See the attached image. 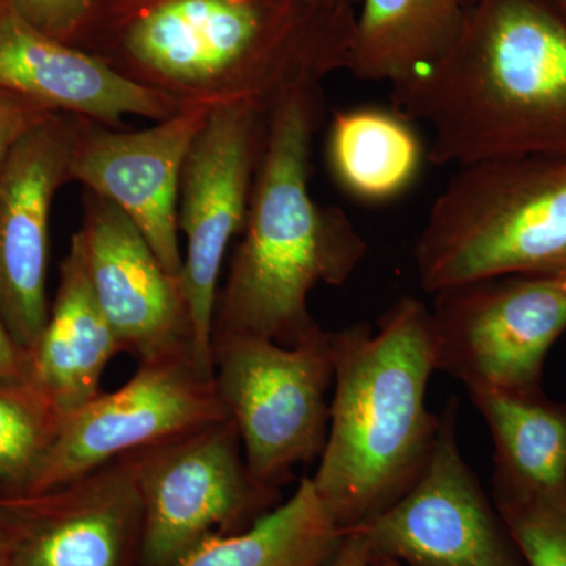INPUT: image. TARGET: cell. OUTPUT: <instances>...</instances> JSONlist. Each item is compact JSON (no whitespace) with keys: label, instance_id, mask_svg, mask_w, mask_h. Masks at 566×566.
<instances>
[{"label":"cell","instance_id":"cell-30","mask_svg":"<svg viewBox=\"0 0 566 566\" xmlns=\"http://www.w3.org/2000/svg\"><path fill=\"white\" fill-rule=\"evenodd\" d=\"M564 3H565V6H566V0H564Z\"/></svg>","mask_w":566,"mask_h":566},{"label":"cell","instance_id":"cell-3","mask_svg":"<svg viewBox=\"0 0 566 566\" xmlns=\"http://www.w3.org/2000/svg\"><path fill=\"white\" fill-rule=\"evenodd\" d=\"M322 115V87L293 93L270 114L243 240L216 300L212 342L312 340L323 333L308 311L312 290L344 285L367 255L363 234L344 210L316 203L308 191L312 139Z\"/></svg>","mask_w":566,"mask_h":566},{"label":"cell","instance_id":"cell-27","mask_svg":"<svg viewBox=\"0 0 566 566\" xmlns=\"http://www.w3.org/2000/svg\"><path fill=\"white\" fill-rule=\"evenodd\" d=\"M326 566H371V564L363 539L353 532H348L333 560Z\"/></svg>","mask_w":566,"mask_h":566},{"label":"cell","instance_id":"cell-2","mask_svg":"<svg viewBox=\"0 0 566 566\" xmlns=\"http://www.w3.org/2000/svg\"><path fill=\"white\" fill-rule=\"evenodd\" d=\"M390 87L436 166L566 156L564 0H472L444 54Z\"/></svg>","mask_w":566,"mask_h":566},{"label":"cell","instance_id":"cell-24","mask_svg":"<svg viewBox=\"0 0 566 566\" xmlns=\"http://www.w3.org/2000/svg\"><path fill=\"white\" fill-rule=\"evenodd\" d=\"M41 32L69 43L84 28L96 0H9Z\"/></svg>","mask_w":566,"mask_h":566},{"label":"cell","instance_id":"cell-5","mask_svg":"<svg viewBox=\"0 0 566 566\" xmlns=\"http://www.w3.org/2000/svg\"><path fill=\"white\" fill-rule=\"evenodd\" d=\"M424 292L501 275L566 274V156L458 167L412 249Z\"/></svg>","mask_w":566,"mask_h":566},{"label":"cell","instance_id":"cell-14","mask_svg":"<svg viewBox=\"0 0 566 566\" xmlns=\"http://www.w3.org/2000/svg\"><path fill=\"white\" fill-rule=\"evenodd\" d=\"M211 107L188 106L151 128L117 133L80 118L69 181L120 208L167 273L181 277L178 199L182 166Z\"/></svg>","mask_w":566,"mask_h":566},{"label":"cell","instance_id":"cell-9","mask_svg":"<svg viewBox=\"0 0 566 566\" xmlns=\"http://www.w3.org/2000/svg\"><path fill=\"white\" fill-rule=\"evenodd\" d=\"M270 114L251 104L212 106L182 166L178 229L186 238L181 285L193 357L214 378L212 322L223 259L243 232L266 145Z\"/></svg>","mask_w":566,"mask_h":566},{"label":"cell","instance_id":"cell-1","mask_svg":"<svg viewBox=\"0 0 566 566\" xmlns=\"http://www.w3.org/2000/svg\"><path fill=\"white\" fill-rule=\"evenodd\" d=\"M360 0H142L112 69L182 106L244 103L271 114L348 71Z\"/></svg>","mask_w":566,"mask_h":566},{"label":"cell","instance_id":"cell-8","mask_svg":"<svg viewBox=\"0 0 566 566\" xmlns=\"http://www.w3.org/2000/svg\"><path fill=\"white\" fill-rule=\"evenodd\" d=\"M436 370L465 389L543 392L547 354L566 333L565 275H501L434 293Z\"/></svg>","mask_w":566,"mask_h":566},{"label":"cell","instance_id":"cell-23","mask_svg":"<svg viewBox=\"0 0 566 566\" xmlns=\"http://www.w3.org/2000/svg\"><path fill=\"white\" fill-rule=\"evenodd\" d=\"M526 566H566V490L493 497Z\"/></svg>","mask_w":566,"mask_h":566},{"label":"cell","instance_id":"cell-17","mask_svg":"<svg viewBox=\"0 0 566 566\" xmlns=\"http://www.w3.org/2000/svg\"><path fill=\"white\" fill-rule=\"evenodd\" d=\"M118 353L120 342L93 292L76 232L43 333L29 353L25 379L63 419L102 394L104 370Z\"/></svg>","mask_w":566,"mask_h":566},{"label":"cell","instance_id":"cell-12","mask_svg":"<svg viewBox=\"0 0 566 566\" xmlns=\"http://www.w3.org/2000/svg\"><path fill=\"white\" fill-rule=\"evenodd\" d=\"M7 566H140L144 505L133 453L36 494L0 493Z\"/></svg>","mask_w":566,"mask_h":566},{"label":"cell","instance_id":"cell-22","mask_svg":"<svg viewBox=\"0 0 566 566\" xmlns=\"http://www.w3.org/2000/svg\"><path fill=\"white\" fill-rule=\"evenodd\" d=\"M61 423L62 416L28 379L0 385V493H24Z\"/></svg>","mask_w":566,"mask_h":566},{"label":"cell","instance_id":"cell-28","mask_svg":"<svg viewBox=\"0 0 566 566\" xmlns=\"http://www.w3.org/2000/svg\"><path fill=\"white\" fill-rule=\"evenodd\" d=\"M0 566H7L6 539L2 534H0Z\"/></svg>","mask_w":566,"mask_h":566},{"label":"cell","instance_id":"cell-18","mask_svg":"<svg viewBox=\"0 0 566 566\" xmlns=\"http://www.w3.org/2000/svg\"><path fill=\"white\" fill-rule=\"evenodd\" d=\"M468 392L493 438V497L566 490V401L491 387Z\"/></svg>","mask_w":566,"mask_h":566},{"label":"cell","instance_id":"cell-10","mask_svg":"<svg viewBox=\"0 0 566 566\" xmlns=\"http://www.w3.org/2000/svg\"><path fill=\"white\" fill-rule=\"evenodd\" d=\"M458 408L450 398L433 453L408 493L349 531L363 539L371 566H526L497 506L461 455Z\"/></svg>","mask_w":566,"mask_h":566},{"label":"cell","instance_id":"cell-21","mask_svg":"<svg viewBox=\"0 0 566 566\" xmlns=\"http://www.w3.org/2000/svg\"><path fill=\"white\" fill-rule=\"evenodd\" d=\"M327 156L345 191L385 202L416 180L423 150L411 122L394 109L364 107L334 115Z\"/></svg>","mask_w":566,"mask_h":566},{"label":"cell","instance_id":"cell-16","mask_svg":"<svg viewBox=\"0 0 566 566\" xmlns=\"http://www.w3.org/2000/svg\"><path fill=\"white\" fill-rule=\"evenodd\" d=\"M0 91L106 128L120 126L128 115L163 122L188 107L41 32L9 0H0Z\"/></svg>","mask_w":566,"mask_h":566},{"label":"cell","instance_id":"cell-26","mask_svg":"<svg viewBox=\"0 0 566 566\" xmlns=\"http://www.w3.org/2000/svg\"><path fill=\"white\" fill-rule=\"evenodd\" d=\"M28 353L14 342L6 319L0 314V385L24 381L28 376Z\"/></svg>","mask_w":566,"mask_h":566},{"label":"cell","instance_id":"cell-29","mask_svg":"<svg viewBox=\"0 0 566 566\" xmlns=\"http://www.w3.org/2000/svg\"><path fill=\"white\" fill-rule=\"evenodd\" d=\"M381 566H403V565L397 564V562H386V564H382Z\"/></svg>","mask_w":566,"mask_h":566},{"label":"cell","instance_id":"cell-7","mask_svg":"<svg viewBox=\"0 0 566 566\" xmlns=\"http://www.w3.org/2000/svg\"><path fill=\"white\" fill-rule=\"evenodd\" d=\"M144 505L140 566H167L216 536L237 534L281 504L252 479L230 420L134 452Z\"/></svg>","mask_w":566,"mask_h":566},{"label":"cell","instance_id":"cell-13","mask_svg":"<svg viewBox=\"0 0 566 566\" xmlns=\"http://www.w3.org/2000/svg\"><path fill=\"white\" fill-rule=\"evenodd\" d=\"M80 118L52 114L21 137L0 172V314L28 356L50 315L51 207L69 181Z\"/></svg>","mask_w":566,"mask_h":566},{"label":"cell","instance_id":"cell-11","mask_svg":"<svg viewBox=\"0 0 566 566\" xmlns=\"http://www.w3.org/2000/svg\"><path fill=\"white\" fill-rule=\"evenodd\" d=\"M226 419L214 378L191 354L140 363L133 378L63 417L59 433L24 493L73 482L102 465Z\"/></svg>","mask_w":566,"mask_h":566},{"label":"cell","instance_id":"cell-4","mask_svg":"<svg viewBox=\"0 0 566 566\" xmlns=\"http://www.w3.org/2000/svg\"><path fill=\"white\" fill-rule=\"evenodd\" d=\"M337 333L329 430L311 476L342 532L363 526L408 493L422 474L441 428L427 409L436 370L433 318L401 297L378 331L357 323Z\"/></svg>","mask_w":566,"mask_h":566},{"label":"cell","instance_id":"cell-15","mask_svg":"<svg viewBox=\"0 0 566 566\" xmlns=\"http://www.w3.org/2000/svg\"><path fill=\"white\" fill-rule=\"evenodd\" d=\"M77 233L93 292L122 352L139 364L193 356L181 277L167 273L136 223L109 200L88 192Z\"/></svg>","mask_w":566,"mask_h":566},{"label":"cell","instance_id":"cell-25","mask_svg":"<svg viewBox=\"0 0 566 566\" xmlns=\"http://www.w3.org/2000/svg\"><path fill=\"white\" fill-rule=\"evenodd\" d=\"M52 114L57 112L46 109L17 93L0 91V172L21 137Z\"/></svg>","mask_w":566,"mask_h":566},{"label":"cell","instance_id":"cell-20","mask_svg":"<svg viewBox=\"0 0 566 566\" xmlns=\"http://www.w3.org/2000/svg\"><path fill=\"white\" fill-rule=\"evenodd\" d=\"M345 535L304 476L289 501L251 527L208 539L167 566H326Z\"/></svg>","mask_w":566,"mask_h":566},{"label":"cell","instance_id":"cell-6","mask_svg":"<svg viewBox=\"0 0 566 566\" xmlns=\"http://www.w3.org/2000/svg\"><path fill=\"white\" fill-rule=\"evenodd\" d=\"M337 333L283 346L260 337L212 342L214 389L252 479L282 493L297 464L322 457L329 430Z\"/></svg>","mask_w":566,"mask_h":566},{"label":"cell","instance_id":"cell-19","mask_svg":"<svg viewBox=\"0 0 566 566\" xmlns=\"http://www.w3.org/2000/svg\"><path fill=\"white\" fill-rule=\"evenodd\" d=\"M472 0H360L348 71L400 84L433 65L455 40Z\"/></svg>","mask_w":566,"mask_h":566}]
</instances>
